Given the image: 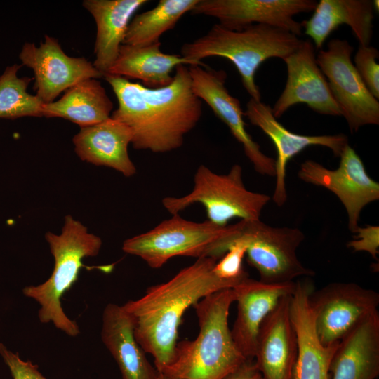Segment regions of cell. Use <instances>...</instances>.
<instances>
[{
  "label": "cell",
  "instance_id": "obj_12",
  "mask_svg": "<svg viewBox=\"0 0 379 379\" xmlns=\"http://www.w3.org/2000/svg\"><path fill=\"white\" fill-rule=\"evenodd\" d=\"M317 4L314 0H199L191 13L213 17L220 25L232 31L262 24L298 36L302 27L294 17L314 11Z\"/></svg>",
  "mask_w": 379,
  "mask_h": 379
},
{
  "label": "cell",
  "instance_id": "obj_31",
  "mask_svg": "<svg viewBox=\"0 0 379 379\" xmlns=\"http://www.w3.org/2000/svg\"><path fill=\"white\" fill-rule=\"evenodd\" d=\"M0 355L8 367L13 379H46L39 372L37 365L22 360L18 352H13L3 343H0Z\"/></svg>",
  "mask_w": 379,
  "mask_h": 379
},
{
  "label": "cell",
  "instance_id": "obj_16",
  "mask_svg": "<svg viewBox=\"0 0 379 379\" xmlns=\"http://www.w3.org/2000/svg\"><path fill=\"white\" fill-rule=\"evenodd\" d=\"M244 113L251 124L260 128L269 137L277 149L276 181L272 200L277 206H282L287 201L286 167L293 157L307 147L321 146L328 148L334 156L339 157L348 145V138L343 133L306 135L290 131L274 117L272 107L261 100L250 98Z\"/></svg>",
  "mask_w": 379,
  "mask_h": 379
},
{
  "label": "cell",
  "instance_id": "obj_29",
  "mask_svg": "<svg viewBox=\"0 0 379 379\" xmlns=\"http://www.w3.org/2000/svg\"><path fill=\"white\" fill-rule=\"evenodd\" d=\"M238 232L227 251L213 267V272L218 278L231 282L235 286L248 277L243 266L247 246L245 241L238 237Z\"/></svg>",
  "mask_w": 379,
  "mask_h": 379
},
{
  "label": "cell",
  "instance_id": "obj_5",
  "mask_svg": "<svg viewBox=\"0 0 379 379\" xmlns=\"http://www.w3.org/2000/svg\"><path fill=\"white\" fill-rule=\"evenodd\" d=\"M45 239L54 258L53 272L44 283L27 286L22 293L40 305L38 317L41 323L51 322L67 335L76 337L79 328L66 315L61 298L77 281L81 269L86 267L84 259L98 255L102 239L70 215L65 217L60 234L48 232Z\"/></svg>",
  "mask_w": 379,
  "mask_h": 379
},
{
  "label": "cell",
  "instance_id": "obj_7",
  "mask_svg": "<svg viewBox=\"0 0 379 379\" xmlns=\"http://www.w3.org/2000/svg\"><path fill=\"white\" fill-rule=\"evenodd\" d=\"M234 227H220L208 220L197 222L172 215L148 232L126 239L122 250L140 258L153 269L176 256L218 260L220 246L234 232Z\"/></svg>",
  "mask_w": 379,
  "mask_h": 379
},
{
  "label": "cell",
  "instance_id": "obj_21",
  "mask_svg": "<svg viewBox=\"0 0 379 379\" xmlns=\"http://www.w3.org/2000/svg\"><path fill=\"white\" fill-rule=\"evenodd\" d=\"M332 379H376L379 375V312L371 314L339 342L333 354Z\"/></svg>",
  "mask_w": 379,
  "mask_h": 379
},
{
  "label": "cell",
  "instance_id": "obj_27",
  "mask_svg": "<svg viewBox=\"0 0 379 379\" xmlns=\"http://www.w3.org/2000/svg\"><path fill=\"white\" fill-rule=\"evenodd\" d=\"M199 0H160L153 8L135 15L131 20L124 44L146 46L159 43L160 36L174 28Z\"/></svg>",
  "mask_w": 379,
  "mask_h": 379
},
{
  "label": "cell",
  "instance_id": "obj_20",
  "mask_svg": "<svg viewBox=\"0 0 379 379\" xmlns=\"http://www.w3.org/2000/svg\"><path fill=\"white\" fill-rule=\"evenodd\" d=\"M132 138L131 129L110 117L98 124L80 128L72 141L81 160L112 168L129 178L136 173L128 150Z\"/></svg>",
  "mask_w": 379,
  "mask_h": 379
},
{
  "label": "cell",
  "instance_id": "obj_23",
  "mask_svg": "<svg viewBox=\"0 0 379 379\" xmlns=\"http://www.w3.org/2000/svg\"><path fill=\"white\" fill-rule=\"evenodd\" d=\"M373 9L371 0H320L311 18L300 23L317 49L343 24L351 28L359 45L368 46L373 33Z\"/></svg>",
  "mask_w": 379,
  "mask_h": 379
},
{
  "label": "cell",
  "instance_id": "obj_17",
  "mask_svg": "<svg viewBox=\"0 0 379 379\" xmlns=\"http://www.w3.org/2000/svg\"><path fill=\"white\" fill-rule=\"evenodd\" d=\"M291 295L280 299L259 328L253 360L265 379H293L298 342L290 314Z\"/></svg>",
  "mask_w": 379,
  "mask_h": 379
},
{
  "label": "cell",
  "instance_id": "obj_18",
  "mask_svg": "<svg viewBox=\"0 0 379 379\" xmlns=\"http://www.w3.org/2000/svg\"><path fill=\"white\" fill-rule=\"evenodd\" d=\"M295 281L266 283L246 278L232 288L237 314L231 330L237 347L246 359H253L261 324L281 298L291 295Z\"/></svg>",
  "mask_w": 379,
  "mask_h": 379
},
{
  "label": "cell",
  "instance_id": "obj_15",
  "mask_svg": "<svg viewBox=\"0 0 379 379\" xmlns=\"http://www.w3.org/2000/svg\"><path fill=\"white\" fill-rule=\"evenodd\" d=\"M283 60L286 65L287 79L281 94L272 107L276 119L300 103L320 114L341 116L328 81L318 66L311 40H302L299 47Z\"/></svg>",
  "mask_w": 379,
  "mask_h": 379
},
{
  "label": "cell",
  "instance_id": "obj_28",
  "mask_svg": "<svg viewBox=\"0 0 379 379\" xmlns=\"http://www.w3.org/2000/svg\"><path fill=\"white\" fill-rule=\"evenodd\" d=\"M22 65L14 64L0 76V118L15 119L22 117H43V102L27 89L32 78L18 77Z\"/></svg>",
  "mask_w": 379,
  "mask_h": 379
},
{
  "label": "cell",
  "instance_id": "obj_14",
  "mask_svg": "<svg viewBox=\"0 0 379 379\" xmlns=\"http://www.w3.org/2000/svg\"><path fill=\"white\" fill-rule=\"evenodd\" d=\"M19 58L22 65L33 70L34 89L43 103L53 102L62 92L83 80L104 77L86 58L67 55L58 41L48 35L38 47L25 43Z\"/></svg>",
  "mask_w": 379,
  "mask_h": 379
},
{
  "label": "cell",
  "instance_id": "obj_11",
  "mask_svg": "<svg viewBox=\"0 0 379 379\" xmlns=\"http://www.w3.org/2000/svg\"><path fill=\"white\" fill-rule=\"evenodd\" d=\"M337 169L331 170L311 159L305 161L298 172L302 181L322 187L340 201L347 215L349 230L354 234L362 209L379 199V183L367 173L364 163L348 144L339 157Z\"/></svg>",
  "mask_w": 379,
  "mask_h": 379
},
{
  "label": "cell",
  "instance_id": "obj_4",
  "mask_svg": "<svg viewBox=\"0 0 379 379\" xmlns=\"http://www.w3.org/2000/svg\"><path fill=\"white\" fill-rule=\"evenodd\" d=\"M302 40L285 29L257 24L240 31L227 29L218 23L208 32L185 43L181 55L188 60L201 62L208 57H222L237 68L242 84L251 98L261 100L255 76L260 66L271 58L282 60L293 53Z\"/></svg>",
  "mask_w": 379,
  "mask_h": 379
},
{
  "label": "cell",
  "instance_id": "obj_2",
  "mask_svg": "<svg viewBox=\"0 0 379 379\" xmlns=\"http://www.w3.org/2000/svg\"><path fill=\"white\" fill-rule=\"evenodd\" d=\"M218 260L200 258L166 282L149 287L145 295L122 306L130 316L134 335L154 366L164 372L173 362L182 316L206 296L235 285L218 278L213 267Z\"/></svg>",
  "mask_w": 379,
  "mask_h": 379
},
{
  "label": "cell",
  "instance_id": "obj_34",
  "mask_svg": "<svg viewBox=\"0 0 379 379\" xmlns=\"http://www.w3.org/2000/svg\"><path fill=\"white\" fill-rule=\"evenodd\" d=\"M158 379H179V378H178L176 377H174V376L167 375V374L159 373V375Z\"/></svg>",
  "mask_w": 379,
  "mask_h": 379
},
{
  "label": "cell",
  "instance_id": "obj_32",
  "mask_svg": "<svg viewBox=\"0 0 379 379\" xmlns=\"http://www.w3.org/2000/svg\"><path fill=\"white\" fill-rule=\"evenodd\" d=\"M347 246L354 251H364L378 260L379 254V227L366 225L359 227L354 233V238L347 244Z\"/></svg>",
  "mask_w": 379,
  "mask_h": 379
},
{
  "label": "cell",
  "instance_id": "obj_19",
  "mask_svg": "<svg viewBox=\"0 0 379 379\" xmlns=\"http://www.w3.org/2000/svg\"><path fill=\"white\" fill-rule=\"evenodd\" d=\"M310 286L300 281L291 297L290 314L298 342L293 379H328L330 364L338 343L324 346L316 332L310 304Z\"/></svg>",
  "mask_w": 379,
  "mask_h": 379
},
{
  "label": "cell",
  "instance_id": "obj_33",
  "mask_svg": "<svg viewBox=\"0 0 379 379\" xmlns=\"http://www.w3.org/2000/svg\"><path fill=\"white\" fill-rule=\"evenodd\" d=\"M224 379H265L253 359H248Z\"/></svg>",
  "mask_w": 379,
  "mask_h": 379
},
{
  "label": "cell",
  "instance_id": "obj_10",
  "mask_svg": "<svg viewBox=\"0 0 379 379\" xmlns=\"http://www.w3.org/2000/svg\"><path fill=\"white\" fill-rule=\"evenodd\" d=\"M310 304L318 338L330 346L378 310L379 294L356 283L333 282L311 292Z\"/></svg>",
  "mask_w": 379,
  "mask_h": 379
},
{
  "label": "cell",
  "instance_id": "obj_13",
  "mask_svg": "<svg viewBox=\"0 0 379 379\" xmlns=\"http://www.w3.org/2000/svg\"><path fill=\"white\" fill-rule=\"evenodd\" d=\"M188 68L194 93L226 124L234 138L242 145L245 155L255 171L274 177L275 159L265 154L259 144L246 130L240 101L226 88L227 73L208 66L190 65Z\"/></svg>",
  "mask_w": 379,
  "mask_h": 379
},
{
  "label": "cell",
  "instance_id": "obj_22",
  "mask_svg": "<svg viewBox=\"0 0 379 379\" xmlns=\"http://www.w3.org/2000/svg\"><path fill=\"white\" fill-rule=\"evenodd\" d=\"M101 339L117 364L122 379H158L159 372L136 340L132 320L122 305L108 303L105 307Z\"/></svg>",
  "mask_w": 379,
  "mask_h": 379
},
{
  "label": "cell",
  "instance_id": "obj_26",
  "mask_svg": "<svg viewBox=\"0 0 379 379\" xmlns=\"http://www.w3.org/2000/svg\"><path fill=\"white\" fill-rule=\"evenodd\" d=\"M113 107L101 83L87 79L68 88L57 101L43 103L41 111L43 117L63 118L82 128L107 119Z\"/></svg>",
  "mask_w": 379,
  "mask_h": 379
},
{
  "label": "cell",
  "instance_id": "obj_9",
  "mask_svg": "<svg viewBox=\"0 0 379 379\" xmlns=\"http://www.w3.org/2000/svg\"><path fill=\"white\" fill-rule=\"evenodd\" d=\"M354 48L347 40L333 39L321 49L317 62L351 133L379 124V102L368 91L352 61Z\"/></svg>",
  "mask_w": 379,
  "mask_h": 379
},
{
  "label": "cell",
  "instance_id": "obj_30",
  "mask_svg": "<svg viewBox=\"0 0 379 379\" xmlns=\"http://www.w3.org/2000/svg\"><path fill=\"white\" fill-rule=\"evenodd\" d=\"M379 57L378 49L370 45H359L354 55V67L371 93L379 98Z\"/></svg>",
  "mask_w": 379,
  "mask_h": 379
},
{
  "label": "cell",
  "instance_id": "obj_3",
  "mask_svg": "<svg viewBox=\"0 0 379 379\" xmlns=\"http://www.w3.org/2000/svg\"><path fill=\"white\" fill-rule=\"evenodd\" d=\"M235 302L232 288L211 293L193 307L199 322L194 340L177 343L171 364L162 373L179 379H224L246 359L237 347L228 324Z\"/></svg>",
  "mask_w": 379,
  "mask_h": 379
},
{
  "label": "cell",
  "instance_id": "obj_1",
  "mask_svg": "<svg viewBox=\"0 0 379 379\" xmlns=\"http://www.w3.org/2000/svg\"><path fill=\"white\" fill-rule=\"evenodd\" d=\"M167 86L147 88L121 77L105 74L118 101L112 119L131 131L137 150L166 153L180 148L202 116V102L194 93L189 68L180 65Z\"/></svg>",
  "mask_w": 379,
  "mask_h": 379
},
{
  "label": "cell",
  "instance_id": "obj_25",
  "mask_svg": "<svg viewBox=\"0 0 379 379\" xmlns=\"http://www.w3.org/2000/svg\"><path fill=\"white\" fill-rule=\"evenodd\" d=\"M160 46L161 42L146 46L122 44L116 60L106 74L139 79L143 86L157 88L172 81L171 72L180 65L207 66L181 55L164 53Z\"/></svg>",
  "mask_w": 379,
  "mask_h": 379
},
{
  "label": "cell",
  "instance_id": "obj_24",
  "mask_svg": "<svg viewBox=\"0 0 379 379\" xmlns=\"http://www.w3.org/2000/svg\"><path fill=\"white\" fill-rule=\"evenodd\" d=\"M147 0H84L83 6L92 15L97 32L93 66L105 76L124 44L128 26L135 12Z\"/></svg>",
  "mask_w": 379,
  "mask_h": 379
},
{
  "label": "cell",
  "instance_id": "obj_6",
  "mask_svg": "<svg viewBox=\"0 0 379 379\" xmlns=\"http://www.w3.org/2000/svg\"><path fill=\"white\" fill-rule=\"evenodd\" d=\"M271 197L248 190L243 181L242 167L234 164L227 174H218L200 165L194 176L192 190L180 197H167L162 199L164 207L175 215L199 203L206 209L208 221L225 227L234 219L257 220Z\"/></svg>",
  "mask_w": 379,
  "mask_h": 379
},
{
  "label": "cell",
  "instance_id": "obj_8",
  "mask_svg": "<svg viewBox=\"0 0 379 379\" xmlns=\"http://www.w3.org/2000/svg\"><path fill=\"white\" fill-rule=\"evenodd\" d=\"M238 225V237L247 246L246 260L259 273L260 281L284 283L314 275L297 255L298 248L305 239L300 229L273 227L260 220H240Z\"/></svg>",
  "mask_w": 379,
  "mask_h": 379
}]
</instances>
